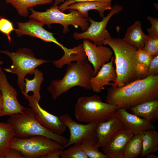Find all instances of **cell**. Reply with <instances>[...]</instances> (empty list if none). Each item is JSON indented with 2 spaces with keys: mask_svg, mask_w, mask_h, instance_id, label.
<instances>
[{
  "mask_svg": "<svg viewBox=\"0 0 158 158\" xmlns=\"http://www.w3.org/2000/svg\"><path fill=\"white\" fill-rule=\"evenodd\" d=\"M107 90L106 102L118 108L130 109L158 99V75L138 79L123 86H111Z\"/></svg>",
  "mask_w": 158,
  "mask_h": 158,
  "instance_id": "6da1fadb",
  "label": "cell"
},
{
  "mask_svg": "<svg viewBox=\"0 0 158 158\" xmlns=\"http://www.w3.org/2000/svg\"><path fill=\"white\" fill-rule=\"evenodd\" d=\"M103 45H109L115 55L116 78L111 86H123L140 79L147 71V68L139 64L137 61L136 54L138 49L122 39L112 38L108 32Z\"/></svg>",
  "mask_w": 158,
  "mask_h": 158,
  "instance_id": "7a4b0ae2",
  "label": "cell"
},
{
  "mask_svg": "<svg viewBox=\"0 0 158 158\" xmlns=\"http://www.w3.org/2000/svg\"><path fill=\"white\" fill-rule=\"evenodd\" d=\"M75 62L68 65L66 73L62 78L53 80L47 87L53 100L75 86L87 90L91 89L90 80L94 74L92 65L86 59Z\"/></svg>",
  "mask_w": 158,
  "mask_h": 158,
  "instance_id": "3957f363",
  "label": "cell"
},
{
  "mask_svg": "<svg viewBox=\"0 0 158 158\" xmlns=\"http://www.w3.org/2000/svg\"><path fill=\"white\" fill-rule=\"evenodd\" d=\"M9 116L6 122L15 128V137L16 138L26 139L36 135H43L52 139L62 146L68 141L66 137L53 133L40 125L36 120L30 108L25 107L23 113Z\"/></svg>",
  "mask_w": 158,
  "mask_h": 158,
  "instance_id": "277c9868",
  "label": "cell"
},
{
  "mask_svg": "<svg viewBox=\"0 0 158 158\" xmlns=\"http://www.w3.org/2000/svg\"><path fill=\"white\" fill-rule=\"evenodd\" d=\"M118 108L102 102L98 95L79 97L74 110L77 120L87 123H98L115 115Z\"/></svg>",
  "mask_w": 158,
  "mask_h": 158,
  "instance_id": "5b68a950",
  "label": "cell"
},
{
  "mask_svg": "<svg viewBox=\"0 0 158 158\" xmlns=\"http://www.w3.org/2000/svg\"><path fill=\"white\" fill-rule=\"evenodd\" d=\"M29 10L31 13L29 18L36 20L44 25H46L49 28L52 24H60L63 27V32L64 34L69 32L68 27L69 25H72L76 28L79 26L83 32L89 26V17H84L76 10L69 9V13L66 14L59 10L58 6H53L44 12L36 11L32 7L30 8Z\"/></svg>",
  "mask_w": 158,
  "mask_h": 158,
  "instance_id": "8992f818",
  "label": "cell"
},
{
  "mask_svg": "<svg viewBox=\"0 0 158 158\" xmlns=\"http://www.w3.org/2000/svg\"><path fill=\"white\" fill-rule=\"evenodd\" d=\"M0 53L7 55L11 59V65L8 68H4V70L17 75V83L21 92L24 91V78L27 75H32L37 67L52 61L36 58L32 50L28 48H19L15 52L0 50Z\"/></svg>",
  "mask_w": 158,
  "mask_h": 158,
  "instance_id": "52a82bcc",
  "label": "cell"
},
{
  "mask_svg": "<svg viewBox=\"0 0 158 158\" xmlns=\"http://www.w3.org/2000/svg\"><path fill=\"white\" fill-rule=\"evenodd\" d=\"M62 147L52 139L41 135L26 139L14 137L10 143V148L19 151L23 158H43Z\"/></svg>",
  "mask_w": 158,
  "mask_h": 158,
  "instance_id": "ba28073f",
  "label": "cell"
},
{
  "mask_svg": "<svg viewBox=\"0 0 158 158\" xmlns=\"http://www.w3.org/2000/svg\"><path fill=\"white\" fill-rule=\"evenodd\" d=\"M60 120L70 132L69 139L67 143L60 150L64 149L74 144H80L85 142H97L96 130L98 123H91L83 124L73 120L67 114L59 116Z\"/></svg>",
  "mask_w": 158,
  "mask_h": 158,
  "instance_id": "9c48e42d",
  "label": "cell"
},
{
  "mask_svg": "<svg viewBox=\"0 0 158 158\" xmlns=\"http://www.w3.org/2000/svg\"><path fill=\"white\" fill-rule=\"evenodd\" d=\"M123 9L121 5L116 4L113 6L107 15L102 18V20L99 22L94 21L88 17L89 22L90 23V26L83 32H75L73 38L77 40L89 39L97 45H103L104 41L108 32L106 28L109 21L114 15L119 13Z\"/></svg>",
  "mask_w": 158,
  "mask_h": 158,
  "instance_id": "30bf717a",
  "label": "cell"
},
{
  "mask_svg": "<svg viewBox=\"0 0 158 158\" xmlns=\"http://www.w3.org/2000/svg\"><path fill=\"white\" fill-rule=\"evenodd\" d=\"M21 92L28 101L36 120L40 125L47 130L56 135H61L65 131L67 127L59 116L43 109L32 95H30L24 92Z\"/></svg>",
  "mask_w": 158,
  "mask_h": 158,
  "instance_id": "8fae6325",
  "label": "cell"
},
{
  "mask_svg": "<svg viewBox=\"0 0 158 158\" xmlns=\"http://www.w3.org/2000/svg\"><path fill=\"white\" fill-rule=\"evenodd\" d=\"M18 29L14 30L18 37L27 35L36 37L45 42H52L58 45L63 50L64 55L66 56L71 54L73 51V48L69 49L64 47L54 38L53 33L45 29L44 25L39 21L31 18L25 22H17Z\"/></svg>",
  "mask_w": 158,
  "mask_h": 158,
  "instance_id": "7c38bea8",
  "label": "cell"
},
{
  "mask_svg": "<svg viewBox=\"0 0 158 158\" xmlns=\"http://www.w3.org/2000/svg\"><path fill=\"white\" fill-rule=\"evenodd\" d=\"M0 91L3 99L0 117L23 112L25 107L18 101L16 90L9 83L2 69L0 71Z\"/></svg>",
  "mask_w": 158,
  "mask_h": 158,
  "instance_id": "4fadbf2b",
  "label": "cell"
},
{
  "mask_svg": "<svg viewBox=\"0 0 158 158\" xmlns=\"http://www.w3.org/2000/svg\"><path fill=\"white\" fill-rule=\"evenodd\" d=\"M83 44L87 57L93 66L94 76L103 66L110 61L113 55L112 50L103 45L92 43L87 39L83 40Z\"/></svg>",
  "mask_w": 158,
  "mask_h": 158,
  "instance_id": "5bb4252c",
  "label": "cell"
},
{
  "mask_svg": "<svg viewBox=\"0 0 158 158\" xmlns=\"http://www.w3.org/2000/svg\"><path fill=\"white\" fill-rule=\"evenodd\" d=\"M134 134L127 127L115 133L102 147L109 158H123L125 147Z\"/></svg>",
  "mask_w": 158,
  "mask_h": 158,
  "instance_id": "9a60e30c",
  "label": "cell"
},
{
  "mask_svg": "<svg viewBox=\"0 0 158 158\" xmlns=\"http://www.w3.org/2000/svg\"><path fill=\"white\" fill-rule=\"evenodd\" d=\"M126 127L117 113L108 120L98 123L96 133L99 147H102L113 135Z\"/></svg>",
  "mask_w": 158,
  "mask_h": 158,
  "instance_id": "2e32d148",
  "label": "cell"
},
{
  "mask_svg": "<svg viewBox=\"0 0 158 158\" xmlns=\"http://www.w3.org/2000/svg\"><path fill=\"white\" fill-rule=\"evenodd\" d=\"M114 58L112 57L110 61L103 66L97 74L90 80L92 90L99 93L106 85H112L111 81L114 82L116 78V69L113 66Z\"/></svg>",
  "mask_w": 158,
  "mask_h": 158,
  "instance_id": "e0dca14e",
  "label": "cell"
},
{
  "mask_svg": "<svg viewBox=\"0 0 158 158\" xmlns=\"http://www.w3.org/2000/svg\"><path fill=\"white\" fill-rule=\"evenodd\" d=\"M117 114L134 135L143 133L146 130L156 129L152 123L133 114L129 113L125 109L118 108Z\"/></svg>",
  "mask_w": 158,
  "mask_h": 158,
  "instance_id": "ac0fdd59",
  "label": "cell"
},
{
  "mask_svg": "<svg viewBox=\"0 0 158 158\" xmlns=\"http://www.w3.org/2000/svg\"><path fill=\"white\" fill-rule=\"evenodd\" d=\"M111 4L95 1H89L75 3L62 9L60 11H63L67 9H73L78 11L84 17H88V11L94 10L98 11L99 16L104 17V12L107 10H111Z\"/></svg>",
  "mask_w": 158,
  "mask_h": 158,
  "instance_id": "d6986e66",
  "label": "cell"
},
{
  "mask_svg": "<svg viewBox=\"0 0 158 158\" xmlns=\"http://www.w3.org/2000/svg\"><path fill=\"white\" fill-rule=\"evenodd\" d=\"M148 37L143 32L141 22L137 20L127 30L122 39L137 49H142L145 41Z\"/></svg>",
  "mask_w": 158,
  "mask_h": 158,
  "instance_id": "ffe728a7",
  "label": "cell"
},
{
  "mask_svg": "<svg viewBox=\"0 0 158 158\" xmlns=\"http://www.w3.org/2000/svg\"><path fill=\"white\" fill-rule=\"evenodd\" d=\"M132 113L152 123L158 119V99L140 104L130 109Z\"/></svg>",
  "mask_w": 158,
  "mask_h": 158,
  "instance_id": "44dd1931",
  "label": "cell"
},
{
  "mask_svg": "<svg viewBox=\"0 0 158 158\" xmlns=\"http://www.w3.org/2000/svg\"><path fill=\"white\" fill-rule=\"evenodd\" d=\"M15 135L13 126L7 122L0 123V158H4L11 149L10 143Z\"/></svg>",
  "mask_w": 158,
  "mask_h": 158,
  "instance_id": "7402d4cb",
  "label": "cell"
},
{
  "mask_svg": "<svg viewBox=\"0 0 158 158\" xmlns=\"http://www.w3.org/2000/svg\"><path fill=\"white\" fill-rule=\"evenodd\" d=\"M54 0H5L6 3L11 4L21 16H28L30 8L37 5L51 3Z\"/></svg>",
  "mask_w": 158,
  "mask_h": 158,
  "instance_id": "603a6c76",
  "label": "cell"
},
{
  "mask_svg": "<svg viewBox=\"0 0 158 158\" xmlns=\"http://www.w3.org/2000/svg\"><path fill=\"white\" fill-rule=\"evenodd\" d=\"M158 150V133L155 129L149 130L143 133L142 150L140 157Z\"/></svg>",
  "mask_w": 158,
  "mask_h": 158,
  "instance_id": "cb8c5ba5",
  "label": "cell"
},
{
  "mask_svg": "<svg viewBox=\"0 0 158 158\" xmlns=\"http://www.w3.org/2000/svg\"><path fill=\"white\" fill-rule=\"evenodd\" d=\"M34 76L33 79L29 80L24 78L25 81L24 92L28 93L29 92H33V96L38 102L41 99L40 91L41 85L44 80L43 74L38 68H36L34 72Z\"/></svg>",
  "mask_w": 158,
  "mask_h": 158,
  "instance_id": "d4e9b609",
  "label": "cell"
},
{
  "mask_svg": "<svg viewBox=\"0 0 158 158\" xmlns=\"http://www.w3.org/2000/svg\"><path fill=\"white\" fill-rule=\"evenodd\" d=\"M143 133L134 134L127 144L123 158H137L142 150Z\"/></svg>",
  "mask_w": 158,
  "mask_h": 158,
  "instance_id": "484cf974",
  "label": "cell"
},
{
  "mask_svg": "<svg viewBox=\"0 0 158 158\" xmlns=\"http://www.w3.org/2000/svg\"><path fill=\"white\" fill-rule=\"evenodd\" d=\"M80 145L88 158H109L103 152L99 151V147L97 142H85Z\"/></svg>",
  "mask_w": 158,
  "mask_h": 158,
  "instance_id": "4316f807",
  "label": "cell"
},
{
  "mask_svg": "<svg viewBox=\"0 0 158 158\" xmlns=\"http://www.w3.org/2000/svg\"><path fill=\"white\" fill-rule=\"evenodd\" d=\"M66 150H61V158H88L82 150L80 144H74Z\"/></svg>",
  "mask_w": 158,
  "mask_h": 158,
  "instance_id": "83f0119b",
  "label": "cell"
},
{
  "mask_svg": "<svg viewBox=\"0 0 158 158\" xmlns=\"http://www.w3.org/2000/svg\"><path fill=\"white\" fill-rule=\"evenodd\" d=\"M153 57L158 55V37H148L142 49Z\"/></svg>",
  "mask_w": 158,
  "mask_h": 158,
  "instance_id": "f1b7e54d",
  "label": "cell"
},
{
  "mask_svg": "<svg viewBox=\"0 0 158 158\" xmlns=\"http://www.w3.org/2000/svg\"><path fill=\"white\" fill-rule=\"evenodd\" d=\"M153 57L146 51L140 49H138L136 54V58L138 63L147 68Z\"/></svg>",
  "mask_w": 158,
  "mask_h": 158,
  "instance_id": "f546056e",
  "label": "cell"
},
{
  "mask_svg": "<svg viewBox=\"0 0 158 158\" xmlns=\"http://www.w3.org/2000/svg\"><path fill=\"white\" fill-rule=\"evenodd\" d=\"M12 23L8 20L1 17L0 18V31L6 35L9 42L11 41L10 34L14 30Z\"/></svg>",
  "mask_w": 158,
  "mask_h": 158,
  "instance_id": "4dcf8cb0",
  "label": "cell"
},
{
  "mask_svg": "<svg viewBox=\"0 0 158 158\" xmlns=\"http://www.w3.org/2000/svg\"><path fill=\"white\" fill-rule=\"evenodd\" d=\"M158 75V55L153 57L147 71L141 75L140 79H142L150 75Z\"/></svg>",
  "mask_w": 158,
  "mask_h": 158,
  "instance_id": "1f68e13d",
  "label": "cell"
},
{
  "mask_svg": "<svg viewBox=\"0 0 158 158\" xmlns=\"http://www.w3.org/2000/svg\"><path fill=\"white\" fill-rule=\"evenodd\" d=\"M148 20L151 23V26L147 29L149 36L158 37V18L151 16L147 17Z\"/></svg>",
  "mask_w": 158,
  "mask_h": 158,
  "instance_id": "d6a6232c",
  "label": "cell"
},
{
  "mask_svg": "<svg viewBox=\"0 0 158 158\" xmlns=\"http://www.w3.org/2000/svg\"><path fill=\"white\" fill-rule=\"evenodd\" d=\"M112 0H65L63 3L58 6V9L61 10L62 9L70 4L77 2L89 1H95L111 4Z\"/></svg>",
  "mask_w": 158,
  "mask_h": 158,
  "instance_id": "836d02e7",
  "label": "cell"
},
{
  "mask_svg": "<svg viewBox=\"0 0 158 158\" xmlns=\"http://www.w3.org/2000/svg\"><path fill=\"white\" fill-rule=\"evenodd\" d=\"M4 158H23L20 152L18 150L11 149Z\"/></svg>",
  "mask_w": 158,
  "mask_h": 158,
  "instance_id": "e575fe53",
  "label": "cell"
},
{
  "mask_svg": "<svg viewBox=\"0 0 158 158\" xmlns=\"http://www.w3.org/2000/svg\"><path fill=\"white\" fill-rule=\"evenodd\" d=\"M61 153V150H56L44 156L43 158H59L60 157Z\"/></svg>",
  "mask_w": 158,
  "mask_h": 158,
  "instance_id": "d590c367",
  "label": "cell"
},
{
  "mask_svg": "<svg viewBox=\"0 0 158 158\" xmlns=\"http://www.w3.org/2000/svg\"><path fill=\"white\" fill-rule=\"evenodd\" d=\"M146 158H158V156L154 154L153 153L148 154L145 156Z\"/></svg>",
  "mask_w": 158,
  "mask_h": 158,
  "instance_id": "8d00e7d4",
  "label": "cell"
},
{
  "mask_svg": "<svg viewBox=\"0 0 158 158\" xmlns=\"http://www.w3.org/2000/svg\"><path fill=\"white\" fill-rule=\"evenodd\" d=\"M65 0H54V3L53 6H57L62 3Z\"/></svg>",
  "mask_w": 158,
  "mask_h": 158,
  "instance_id": "74e56055",
  "label": "cell"
},
{
  "mask_svg": "<svg viewBox=\"0 0 158 158\" xmlns=\"http://www.w3.org/2000/svg\"><path fill=\"white\" fill-rule=\"evenodd\" d=\"M3 104V99L1 92L0 91V111L1 108Z\"/></svg>",
  "mask_w": 158,
  "mask_h": 158,
  "instance_id": "f35d334b",
  "label": "cell"
},
{
  "mask_svg": "<svg viewBox=\"0 0 158 158\" xmlns=\"http://www.w3.org/2000/svg\"><path fill=\"white\" fill-rule=\"evenodd\" d=\"M1 16H0V18H1Z\"/></svg>",
  "mask_w": 158,
  "mask_h": 158,
  "instance_id": "ab89813d",
  "label": "cell"
}]
</instances>
